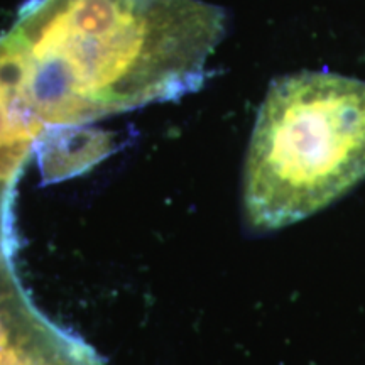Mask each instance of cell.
Returning <instances> with one entry per match:
<instances>
[{
  "mask_svg": "<svg viewBox=\"0 0 365 365\" xmlns=\"http://www.w3.org/2000/svg\"><path fill=\"white\" fill-rule=\"evenodd\" d=\"M225 33L205 0H29L6 38L48 129L193 93Z\"/></svg>",
  "mask_w": 365,
  "mask_h": 365,
  "instance_id": "obj_1",
  "label": "cell"
},
{
  "mask_svg": "<svg viewBox=\"0 0 365 365\" xmlns=\"http://www.w3.org/2000/svg\"><path fill=\"white\" fill-rule=\"evenodd\" d=\"M365 178V81L328 71L276 80L259 108L244 170L257 230L314 215Z\"/></svg>",
  "mask_w": 365,
  "mask_h": 365,
  "instance_id": "obj_2",
  "label": "cell"
},
{
  "mask_svg": "<svg viewBox=\"0 0 365 365\" xmlns=\"http://www.w3.org/2000/svg\"><path fill=\"white\" fill-rule=\"evenodd\" d=\"M46 125L27 95L16 49L0 38V182L16 185Z\"/></svg>",
  "mask_w": 365,
  "mask_h": 365,
  "instance_id": "obj_3",
  "label": "cell"
},
{
  "mask_svg": "<svg viewBox=\"0 0 365 365\" xmlns=\"http://www.w3.org/2000/svg\"><path fill=\"white\" fill-rule=\"evenodd\" d=\"M110 149V140L100 130H88L85 125L48 127L34 153H38L44 181H59L86 171Z\"/></svg>",
  "mask_w": 365,
  "mask_h": 365,
  "instance_id": "obj_4",
  "label": "cell"
},
{
  "mask_svg": "<svg viewBox=\"0 0 365 365\" xmlns=\"http://www.w3.org/2000/svg\"><path fill=\"white\" fill-rule=\"evenodd\" d=\"M6 185H7V182H6Z\"/></svg>",
  "mask_w": 365,
  "mask_h": 365,
  "instance_id": "obj_5",
  "label": "cell"
}]
</instances>
